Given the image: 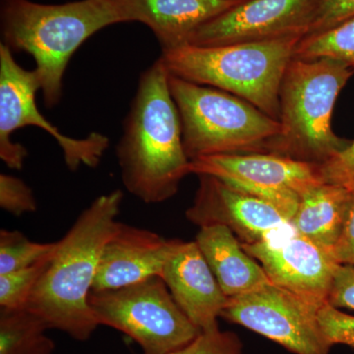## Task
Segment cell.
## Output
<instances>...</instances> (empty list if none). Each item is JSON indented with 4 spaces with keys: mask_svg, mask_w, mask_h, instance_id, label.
I'll return each instance as SVG.
<instances>
[{
    "mask_svg": "<svg viewBox=\"0 0 354 354\" xmlns=\"http://www.w3.org/2000/svg\"><path fill=\"white\" fill-rule=\"evenodd\" d=\"M295 58H330L354 68V17L328 31L304 37L297 44Z\"/></svg>",
    "mask_w": 354,
    "mask_h": 354,
    "instance_id": "ffe728a7",
    "label": "cell"
},
{
    "mask_svg": "<svg viewBox=\"0 0 354 354\" xmlns=\"http://www.w3.org/2000/svg\"><path fill=\"white\" fill-rule=\"evenodd\" d=\"M169 88L190 160L216 155L271 153L281 123L250 102L169 74Z\"/></svg>",
    "mask_w": 354,
    "mask_h": 354,
    "instance_id": "8992f818",
    "label": "cell"
},
{
    "mask_svg": "<svg viewBox=\"0 0 354 354\" xmlns=\"http://www.w3.org/2000/svg\"><path fill=\"white\" fill-rule=\"evenodd\" d=\"M41 83L36 70L23 68L13 57L12 50L0 44V158L11 169L20 171L29 156L27 148L16 143L12 135L26 127L41 128L55 138L64 153L70 171L81 165L97 167L108 151L109 139L99 132L85 138H72L59 131L39 113L36 95Z\"/></svg>",
    "mask_w": 354,
    "mask_h": 354,
    "instance_id": "ba28073f",
    "label": "cell"
},
{
    "mask_svg": "<svg viewBox=\"0 0 354 354\" xmlns=\"http://www.w3.org/2000/svg\"><path fill=\"white\" fill-rule=\"evenodd\" d=\"M0 207L15 216L35 213L38 202L32 188L18 177L0 174Z\"/></svg>",
    "mask_w": 354,
    "mask_h": 354,
    "instance_id": "cb8c5ba5",
    "label": "cell"
},
{
    "mask_svg": "<svg viewBox=\"0 0 354 354\" xmlns=\"http://www.w3.org/2000/svg\"><path fill=\"white\" fill-rule=\"evenodd\" d=\"M160 278L176 304L200 332L218 327V319L227 306L228 297L218 285L196 241H179Z\"/></svg>",
    "mask_w": 354,
    "mask_h": 354,
    "instance_id": "9a60e30c",
    "label": "cell"
},
{
    "mask_svg": "<svg viewBox=\"0 0 354 354\" xmlns=\"http://www.w3.org/2000/svg\"><path fill=\"white\" fill-rule=\"evenodd\" d=\"M128 22L150 28L162 51L189 44L192 35L245 0H124Z\"/></svg>",
    "mask_w": 354,
    "mask_h": 354,
    "instance_id": "2e32d148",
    "label": "cell"
},
{
    "mask_svg": "<svg viewBox=\"0 0 354 354\" xmlns=\"http://www.w3.org/2000/svg\"><path fill=\"white\" fill-rule=\"evenodd\" d=\"M323 305L270 283L228 298L221 318L263 335L293 354H330L333 346L319 322Z\"/></svg>",
    "mask_w": 354,
    "mask_h": 354,
    "instance_id": "30bf717a",
    "label": "cell"
},
{
    "mask_svg": "<svg viewBox=\"0 0 354 354\" xmlns=\"http://www.w3.org/2000/svg\"><path fill=\"white\" fill-rule=\"evenodd\" d=\"M326 183L339 184L354 192V140L346 149L321 165Z\"/></svg>",
    "mask_w": 354,
    "mask_h": 354,
    "instance_id": "4316f807",
    "label": "cell"
},
{
    "mask_svg": "<svg viewBox=\"0 0 354 354\" xmlns=\"http://www.w3.org/2000/svg\"><path fill=\"white\" fill-rule=\"evenodd\" d=\"M242 246L274 285L314 304L328 302L339 264L313 242L293 232Z\"/></svg>",
    "mask_w": 354,
    "mask_h": 354,
    "instance_id": "4fadbf2b",
    "label": "cell"
},
{
    "mask_svg": "<svg viewBox=\"0 0 354 354\" xmlns=\"http://www.w3.org/2000/svg\"><path fill=\"white\" fill-rule=\"evenodd\" d=\"M332 257L339 265L354 267V192L341 234L333 249Z\"/></svg>",
    "mask_w": 354,
    "mask_h": 354,
    "instance_id": "f1b7e54d",
    "label": "cell"
},
{
    "mask_svg": "<svg viewBox=\"0 0 354 354\" xmlns=\"http://www.w3.org/2000/svg\"><path fill=\"white\" fill-rule=\"evenodd\" d=\"M122 191L95 198L57 241L50 265L32 291L25 309L48 329L62 330L78 342L91 339L99 327L88 297L102 249L118 227Z\"/></svg>",
    "mask_w": 354,
    "mask_h": 354,
    "instance_id": "7a4b0ae2",
    "label": "cell"
},
{
    "mask_svg": "<svg viewBox=\"0 0 354 354\" xmlns=\"http://www.w3.org/2000/svg\"><path fill=\"white\" fill-rule=\"evenodd\" d=\"M190 174L215 176L274 205L291 221L301 198L325 183L321 165L271 153L216 155L190 160Z\"/></svg>",
    "mask_w": 354,
    "mask_h": 354,
    "instance_id": "9c48e42d",
    "label": "cell"
},
{
    "mask_svg": "<svg viewBox=\"0 0 354 354\" xmlns=\"http://www.w3.org/2000/svg\"><path fill=\"white\" fill-rule=\"evenodd\" d=\"M187 220L200 228L225 225L242 244L278 239L295 232L291 221L269 202L208 174H200Z\"/></svg>",
    "mask_w": 354,
    "mask_h": 354,
    "instance_id": "7c38bea8",
    "label": "cell"
},
{
    "mask_svg": "<svg viewBox=\"0 0 354 354\" xmlns=\"http://www.w3.org/2000/svg\"><path fill=\"white\" fill-rule=\"evenodd\" d=\"M88 305L100 326L131 337L142 354H171L200 334L160 277L116 290L92 291Z\"/></svg>",
    "mask_w": 354,
    "mask_h": 354,
    "instance_id": "52a82bcc",
    "label": "cell"
},
{
    "mask_svg": "<svg viewBox=\"0 0 354 354\" xmlns=\"http://www.w3.org/2000/svg\"><path fill=\"white\" fill-rule=\"evenodd\" d=\"M0 20L2 44L36 62L44 102L51 109L62 101L64 73L76 50L95 32L128 17L124 0H1Z\"/></svg>",
    "mask_w": 354,
    "mask_h": 354,
    "instance_id": "3957f363",
    "label": "cell"
},
{
    "mask_svg": "<svg viewBox=\"0 0 354 354\" xmlns=\"http://www.w3.org/2000/svg\"><path fill=\"white\" fill-rule=\"evenodd\" d=\"M243 342L239 335L230 330L216 329L200 334L183 348L171 354H242Z\"/></svg>",
    "mask_w": 354,
    "mask_h": 354,
    "instance_id": "603a6c76",
    "label": "cell"
},
{
    "mask_svg": "<svg viewBox=\"0 0 354 354\" xmlns=\"http://www.w3.org/2000/svg\"><path fill=\"white\" fill-rule=\"evenodd\" d=\"M302 39L286 37L216 46L185 44L162 51L160 58L171 75L236 95L279 120L281 82Z\"/></svg>",
    "mask_w": 354,
    "mask_h": 354,
    "instance_id": "277c9868",
    "label": "cell"
},
{
    "mask_svg": "<svg viewBox=\"0 0 354 354\" xmlns=\"http://www.w3.org/2000/svg\"><path fill=\"white\" fill-rule=\"evenodd\" d=\"M195 241L228 298L241 297L272 283L264 268L244 250L241 241L225 225L200 228Z\"/></svg>",
    "mask_w": 354,
    "mask_h": 354,
    "instance_id": "e0dca14e",
    "label": "cell"
},
{
    "mask_svg": "<svg viewBox=\"0 0 354 354\" xmlns=\"http://www.w3.org/2000/svg\"><path fill=\"white\" fill-rule=\"evenodd\" d=\"M57 242L30 241L18 230H0V274L25 269L55 252Z\"/></svg>",
    "mask_w": 354,
    "mask_h": 354,
    "instance_id": "44dd1931",
    "label": "cell"
},
{
    "mask_svg": "<svg viewBox=\"0 0 354 354\" xmlns=\"http://www.w3.org/2000/svg\"><path fill=\"white\" fill-rule=\"evenodd\" d=\"M353 17L354 0H321L315 20L307 36L328 31Z\"/></svg>",
    "mask_w": 354,
    "mask_h": 354,
    "instance_id": "484cf974",
    "label": "cell"
},
{
    "mask_svg": "<svg viewBox=\"0 0 354 354\" xmlns=\"http://www.w3.org/2000/svg\"><path fill=\"white\" fill-rule=\"evenodd\" d=\"M53 254L31 267L17 270L8 274H0V307L1 308H25L32 291L34 290L35 286L43 276L48 266L50 265Z\"/></svg>",
    "mask_w": 354,
    "mask_h": 354,
    "instance_id": "7402d4cb",
    "label": "cell"
},
{
    "mask_svg": "<svg viewBox=\"0 0 354 354\" xmlns=\"http://www.w3.org/2000/svg\"><path fill=\"white\" fill-rule=\"evenodd\" d=\"M116 156L123 185L146 204L171 199L190 174L169 72L160 58L140 76Z\"/></svg>",
    "mask_w": 354,
    "mask_h": 354,
    "instance_id": "6da1fadb",
    "label": "cell"
},
{
    "mask_svg": "<svg viewBox=\"0 0 354 354\" xmlns=\"http://www.w3.org/2000/svg\"><path fill=\"white\" fill-rule=\"evenodd\" d=\"M353 191L325 183L300 200L291 225L297 234L332 256L348 215Z\"/></svg>",
    "mask_w": 354,
    "mask_h": 354,
    "instance_id": "ac0fdd59",
    "label": "cell"
},
{
    "mask_svg": "<svg viewBox=\"0 0 354 354\" xmlns=\"http://www.w3.org/2000/svg\"><path fill=\"white\" fill-rule=\"evenodd\" d=\"M319 322L330 346L344 344L354 348V316L326 302L319 311Z\"/></svg>",
    "mask_w": 354,
    "mask_h": 354,
    "instance_id": "d4e9b609",
    "label": "cell"
},
{
    "mask_svg": "<svg viewBox=\"0 0 354 354\" xmlns=\"http://www.w3.org/2000/svg\"><path fill=\"white\" fill-rule=\"evenodd\" d=\"M179 241L118 223L102 249L92 291L116 290L162 276Z\"/></svg>",
    "mask_w": 354,
    "mask_h": 354,
    "instance_id": "5bb4252c",
    "label": "cell"
},
{
    "mask_svg": "<svg viewBox=\"0 0 354 354\" xmlns=\"http://www.w3.org/2000/svg\"><path fill=\"white\" fill-rule=\"evenodd\" d=\"M46 324L29 310L0 308V354H28L48 339Z\"/></svg>",
    "mask_w": 354,
    "mask_h": 354,
    "instance_id": "d6986e66",
    "label": "cell"
},
{
    "mask_svg": "<svg viewBox=\"0 0 354 354\" xmlns=\"http://www.w3.org/2000/svg\"><path fill=\"white\" fill-rule=\"evenodd\" d=\"M354 68L330 58L293 57L279 91L281 131L271 153L322 165L351 144L332 128L335 102Z\"/></svg>",
    "mask_w": 354,
    "mask_h": 354,
    "instance_id": "5b68a950",
    "label": "cell"
},
{
    "mask_svg": "<svg viewBox=\"0 0 354 354\" xmlns=\"http://www.w3.org/2000/svg\"><path fill=\"white\" fill-rule=\"evenodd\" d=\"M321 0H245L200 27L189 44L199 46L304 37Z\"/></svg>",
    "mask_w": 354,
    "mask_h": 354,
    "instance_id": "8fae6325",
    "label": "cell"
},
{
    "mask_svg": "<svg viewBox=\"0 0 354 354\" xmlns=\"http://www.w3.org/2000/svg\"><path fill=\"white\" fill-rule=\"evenodd\" d=\"M328 304L335 308L354 310V267L339 265L328 297Z\"/></svg>",
    "mask_w": 354,
    "mask_h": 354,
    "instance_id": "83f0119b",
    "label": "cell"
},
{
    "mask_svg": "<svg viewBox=\"0 0 354 354\" xmlns=\"http://www.w3.org/2000/svg\"><path fill=\"white\" fill-rule=\"evenodd\" d=\"M55 342H53V339H50L48 337L46 342H43L39 348L34 349V351H31V353L28 354H53V351H55Z\"/></svg>",
    "mask_w": 354,
    "mask_h": 354,
    "instance_id": "f546056e",
    "label": "cell"
}]
</instances>
